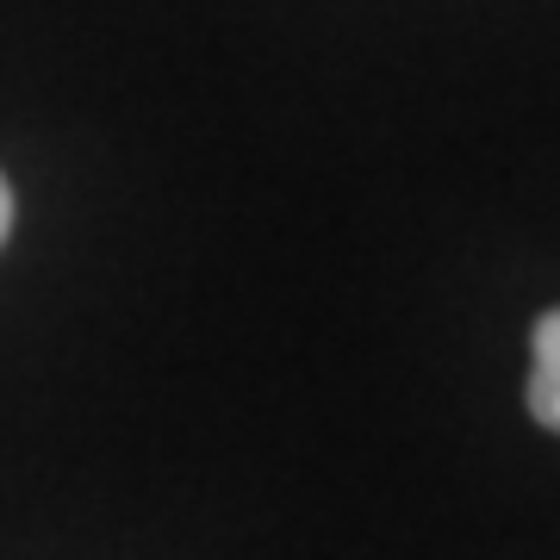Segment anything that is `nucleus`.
Listing matches in <instances>:
<instances>
[{
    "mask_svg": "<svg viewBox=\"0 0 560 560\" xmlns=\"http://www.w3.org/2000/svg\"><path fill=\"white\" fill-rule=\"evenodd\" d=\"M529 418L560 436V305L541 312L529 337Z\"/></svg>",
    "mask_w": 560,
    "mask_h": 560,
    "instance_id": "f257e3e1",
    "label": "nucleus"
},
{
    "mask_svg": "<svg viewBox=\"0 0 560 560\" xmlns=\"http://www.w3.org/2000/svg\"><path fill=\"white\" fill-rule=\"evenodd\" d=\"M13 237V187H7V175H0V243Z\"/></svg>",
    "mask_w": 560,
    "mask_h": 560,
    "instance_id": "f03ea898",
    "label": "nucleus"
}]
</instances>
